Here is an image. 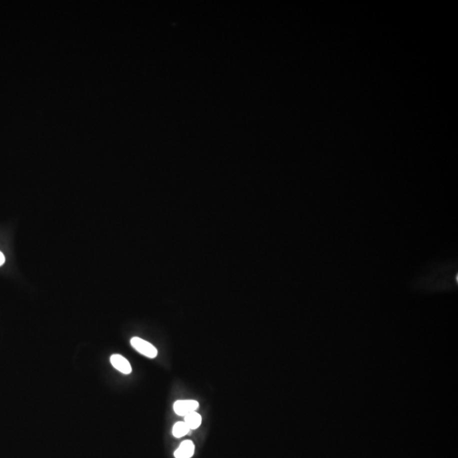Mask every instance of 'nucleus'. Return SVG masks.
Returning a JSON list of instances; mask_svg holds the SVG:
<instances>
[{
	"label": "nucleus",
	"mask_w": 458,
	"mask_h": 458,
	"mask_svg": "<svg viewBox=\"0 0 458 458\" xmlns=\"http://www.w3.org/2000/svg\"><path fill=\"white\" fill-rule=\"evenodd\" d=\"M131 346L138 352H140V354L150 359L156 358L158 354L156 348L152 344L148 343V341L138 337H134L132 338Z\"/></svg>",
	"instance_id": "1"
},
{
	"label": "nucleus",
	"mask_w": 458,
	"mask_h": 458,
	"mask_svg": "<svg viewBox=\"0 0 458 458\" xmlns=\"http://www.w3.org/2000/svg\"><path fill=\"white\" fill-rule=\"evenodd\" d=\"M110 364H112V366H114V368L120 372H122L124 374H131V365L129 364L128 360H126V358H123L122 356L118 355V354L112 356H110Z\"/></svg>",
	"instance_id": "3"
},
{
	"label": "nucleus",
	"mask_w": 458,
	"mask_h": 458,
	"mask_svg": "<svg viewBox=\"0 0 458 458\" xmlns=\"http://www.w3.org/2000/svg\"><path fill=\"white\" fill-rule=\"evenodd\" d=\"M194 453V444L191 440H184L182 442L176 452H174V456L176 458H192Z\"/></svg>",
	"instance_id": "4"
},
{
	"label": "nucleus",
	"mask_w": 458,
	"mask_h": 458,
	"mask_svg": "<svg viewBox=\"0 0 458 458\" xmlns=\"http://www.w3.org/2000/svg\"><path fill=\"white\" fill-rule=\"evenodd\" d=\"M184 422L190 428V430H196L202 424V418L196 412H193L185 416Z\"/></svg>",
	"instance_id": "5"
},
{
	"label": "nucleus",
	"mask_w": 458,
	"mask_h": 458,
	"mask_svg": "<svg viewBox=\"0 0 458 458\" xmlns=\"http://www.w3.org/2000/svg\"><path fill=\"white\" fill-rule=\"evenodd\" d=\"M190 428L184 422H178L175 424L172 428V434L176 438H181L182 436H186L190 432Z\"/></svg>",
	"instance_id": "6"
},
{
	"label": "nucleus",
	"mask_w": 458,
	"mask_h": 458,
	"mask_svg": "<svg viewBox=\"0 0 458 458\" xmlns=\"http://www.w3.org/2000/svg\"><path fill=\"white\" fill-rule=\"evenodd\" d=\"M6 262V258H4V256L3 253L0 252V266L4 265V263Z\"/></svg>",
	"instance_id": "7"
},
{
	"label": "nucleus",
	"mask_w": 458,
	"mask_h": 458,
	"mask_svg": "<svg viewBox=\"0 0 458 458\" xmlns=\"http://www.w3.org/2000/svg\"><path fill=\"white\" fill-rule=\"evenodd\" d=\"M198 408V402L194 400H179L174 403V410L178 416H186L196 412Z\"/></svg>",
	"instance_id": "2"
}]
</instances>
